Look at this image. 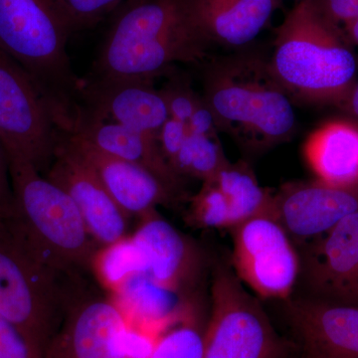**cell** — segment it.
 <instances>
[{
	"label": "cell",
	"instance_id": "obj_15",
	"mask_svg": "<svg viewBox=\"0 0 358 358\" xmlns=\"http://www.w3.org/2000/svg\"><path fill=\"white\" fill-rule=\"evenodd\" d=\"M306 268L317 299L358 306V211L313 241Z\"/></svg>",
	"mask_w": 358,
	"mask_h": 358
},
{
	"label": "cell",
	"instance_id": "obj_35",
	"mask_svg": "<svg viewBox=\"0 0 358 358\" xmlns=\"http://www.w3.org/2000/svg\"><path fill=\"white\" fill-rule=\"evenodd\" d=\"M345 31L353 43L358 46V16L345 26Z\"/></svg>",
	"mask_w": 358,
	"mask_h": 358
},
{
	"label": "cell",
	"instance_id": "obj_30",
	"mask_svg": "<svg viewBox=\"0 0 358 358\" xmlns=\"http://www.w3.org/2000/svg\"><path fill=\"white\" fill-rule=\"evenodd\" d=\"M188 133H189V131H188L186 124L171 119V117H169L166 124L162 126L159 136H157V140H159L162 154H164L169 164L182 147L183 143L187 138Z\"/></svg>",
	"mask_w": 358,
	"mask_h": 358
},
{
	"label": "cell",
	"instance_id": "obj_26",
	"mask_svg": "<svg viewBox=\"0 0 358 358\" xmlns=\"http://www.w3.org/2000/svg\"><path fill=\"white\" fill-rule=\"evenodd\" d=\"M187 221L196 228H231L235 226L230 205L214 179L203 181L192 197Z\"/></svg>",
	"mask_w": 358,
	"mask_h": 358
},
{
	"label": "cell",
	"instance_id": "obj_2",
	"mask_svg": "<svg viewBox=\"0 0 358 358\" xmlns=\"http://www.w3.org/2000/svg\"><path fill=\"white\" fill-rule=\"evenodd\" d=\"M274 47L271 72L298 100L341 105L357 83V59L315 0H301L289 11Z\"/></svg>",
	"mask_w": 358,
	"mask_h": 358
},
{
	"label": "cell",
	"instance_id": "obj_22",
	"mask_svg": "<svg viewBox=\"0 0 358 358\" xmlns=\"http://www.w3.org/2000/svg\"><path fill=\"white\" fill-rule=\"evenodd\" d=\"M212 179L228 200L235 226L256 216L272 214L273 194L259 185L247 167L229 162Z\"/></svg>",
	"mask_w": 358,
	"mask_h": 358
},
{
	"label": "cell",
	"instance_id": "obj_14",
	"mask_svg": "<svg viewBox=\"0 0 358 358\" xmlns=\"http://www.w3.org/2000/svg\"><path fill=\"white\" fill-rule=\"evenodd\" d=\"M64 136L129 218H141L159 205L169 206L181 199L148 169L106 154L76 134Z\"/></svg>",
	"mask_w": 358,
	"mask_h": 358
},
{
	"label": "cell",
	"instance_id": "obj_21",
	"mask_svg": "<svg viewBox=\"0 0 358 358\" xmlns=\"http://www.w3.org/2000/svg\"><path fill=\"white\" fill-rule=\"evenodd\" d=\"M112 299L127 319L131 317L141 324L169 327L189 313L182 294L164 288L143 274L129 280Z\"/></svg>",
	"mask_w": 358,
	"mask_h": 358
},
{
	"label": "cell",
	"instance_id": "obj_32",
	"mask_svg": "<svg viewBox=\"0 0 358 358\" xmlns=\"http://www.w3.org/2000/svg\"><path fill=\"white\" fill-rule=\"evenodd\" d=\"M322 14L336 25L345 26L358 16V0H315Z\"/></svg>",
	"mask_w": 358,
	"mask_h": 358
},
{
	"label": "cell",
	"instance_id": "obj_10",
	"mask_svg": "<svg viewBox=\"0 0 358 358\" xmlns=\"http://www.w3.org/2000/svg\"><path fill=\"white\" fill-rule=\"evenodd\" d=\"M127 320L112 298L79 288L43 358H129Z\"/></svg>",
	"mask_w": 358,
	"mask_h": 358
},
{
	"label": "cell",
	"instance_id": "obj_33",
	"mask_svg": "<svg viewBox=\"0 0 358 358\" xmlns=\"http://www.w3.org/2000/svg\"><path fill=\"white\" fill-rule=\"evenodd\" d=\"M188 131L192 134H204V136H216L217 124L215 117L212 114L208 106L205 103L203 99L200 101L199 106L190 117L187 124Z\"/></svg>",
	"mask_w": 358,
	"mask_h": 358
},
{
	"label": "cell",
	"instance_id": "obj_17",
	"mask_svg": "<svg viewBox=\"0 0 358 358\" xmlns=\"http://www.w3.org/2000/svg\"><path fill=\"white\" fill-rule=\"evenodd\" d=\"M288 317L303 358H358V306L294 301Z\"/></svg>",
	"mask_w": 358,
	"mask_h": 358
},
{
	"label": "cell",
	"instance_id": "obj_1",
	"mask_svg": "<svg viewBox=\"0 0 358 358\" xmlns=\"http://www.w3.org/2000/svg\"><path fill=\"white\" fill-rule=\"evenodd\" d=\"M183 0H127L108 30L89 79L150 80L206 55Z\"/></svg>",
	"mask_w": 358,
	"mask_h": 358
},
{
	"label": "cell",
	"instance_id": "obj_34",
	"mask_svg": "<svg viewBox=\"0 0 358 358\" xmlns=\"http://www.w3.org/2000/svg\"><path fill=\"white\" fill-rule=\"evenodd\" d=\"M343 109L348 113V115L355 119V122L358 124V82L355 83L352 91L348 94V98L345 102L341 103Z\"/></svg>",
	"mask_w": 358,
	"mask_h": 358
},
{
	"label": "cell",
	"instance_id": "obj_19",
	"mask_svg": "<svg viewBox=\"0 0 358 358\" xmlns=\"http://www.w3.org/2000/svg\"><path fill=\"white\" fill-rule=\"evenodd\" d=\"M68 134H76L106 154L148 169L182 197L183 178L169 166L157 136L84 115L78 117Z\"/></svg>",
	"mask_w": 358,
	"mask_h": 358
},
{
	"label": "cell",
	"instance_id": "obj_29",
	"mask_svg": "<svg viewBox=\"0 0 358 358\" xmlns=\"http://www.w3.org/2000/svg\"><path fill=\"white\" fill-rule=\"evenodd\" d=\"M0 358H42L27 338L0 313Z\"/></svg>",
	"mask_w": 358,
	"mask_h": 358
},
{
	"label": "cell",
	"instance_id": "obj_23",
	"mask_svg": "<svg viewBox=\"0 0 358 358\" xmlns=\"http://www.w3.org/2000/svg\"><path fill=\"white\" fill-rule=\"evenodd\" d=\"M92 271L103 288L115 294L134 275L145 273V262L133 238L127 236L100 247L94 256Z\"/></svg>",
	"mask_w": 358,
	"mask_h": 358
},
{
	"label": "cell",
	"instance_id": "obj_7",
	"mask_svg": "<svg viewBox=\"0 0 358 358\" xmlns=\"http://www.w3.org/2000/svg\"><path fill=\"white\" fill-rule=\"evenodd\" d=\"M287 348L234 272L216 268L203 358H286Z\"/></svg>",
	"mask_w": 358,
	"mask_h": 358
},
{
	"label": "cell",
	"instance_id": "obj_36",
	"mask_svg": "<svg viewBox=\"0 0 358 358\" xmlns=\"http://www.w3.org/2000/svg\"><path fill=\"white\" fill-rule=\"evenodd\" d=\"M301 358H303V357H301Z\"/></svg>",
	"mask_w": 358,
	"mask_h": 358
},
{
	"label": "cell",
	"instance_id": "obj_9",
	"mask_svg": "<svg viewBox=\"0 0 358 358\" xmlns=\"http://www.w3.org/2000/svg\"><path fill=\"white\" fill-rule=\"evenodd\" d=\"M233 272L262 299L286 300L299 274L300 259L292 238L272 214L232 228Z\"/></svg>",
	"mask_w": 358,
	"mask_h": 358
},
{
	"label": "cell",
	"instance_id": "obj_13",
	"mask_svg": "<svg viewBox=\"0 0 358 358\" xmlns=\"http://www.w3.org/2000/svg\"><path fill=\"white\" fill-rule=\"evenodd\" d=\"M358 211V185L338 187L319 180L282 185L273 194L272 215L291 238L317 239Z\"/></svg>",
	"mask_w": 358,
	"mask_h": 358
},
{
	"label": "cell",
	"instance_id": "obj_4",
	"mask_svg": "<svg viewBox=\"0 0 358 358\" xmlns=\"http://www.w3.org/2000/svg\"><path fill=\"white\" fill-rule=\"evenodd\" d=\"M79 288V278L52 267L13 217L0 220V313L42 358Z\"/></svg>",
	"mask_w": 358,
	"mask_h": 358
},
{
	"label": "cell",
	"instance_id": "obj_6",
	"mask_svg": "<svg viewBox=\"0 0 358 358\" xmlns=\"http://www.w3.org/2000/svg\"><path fill=\"white\" fill-rule=\"evenodd\" d=\"M15 199L13 219L33 246L59 272L79 278L92 271L100 248L76 204L30 162L8 155Z\"/></svg>",
	"mask_w": 358,
	"mask_h": 358
},
{
	"label": "cell",
	"instance_id": "obj_28",
	"mask_svg": "<svg viewBox=\"0 0 358 358\" xmlns=\"http://www.w3.org/2000/svg\"><path fill=\"white\" fill-rule=\"evenodd\" d=\"M166 99L169 117L187 126L190 117L202 99L195 95L192 88L182 81L173 80L166 88L160 90Z\"/></svg>",
	"mask_w": 358,
	"mask_h": 358
},
{
	"label": "cell",
	"instance_id": "obj_25",
	"mask_svg": "<svg viewBox=\"0 0 358 358\" xmlns=\"http://www.w3.org/2000/svg\"><path fill=\"white\" fill-rule=\"evenodd\" d=\"M205 327L187 313L157 338L148 358H203Z\"/></svg>",
	"mask_w": 358,
	"mask_h": 358
},
{
	"label": "cell",
	"instance_id": "obj_11",
	"mask_svg": "<svg viewBox=\"0 0 358 358\" xmlns=\"http://www.w3.org/2000/svg\"><path fill=\"white\" fill-rule=\"evenodd\" d=\"M64 134L53 162L44 176L72 199L90 234L100 247L129 236L131 218L115 203L96 174L70 147Z\"/></svg>",
	"mask_w": 358,
	"mask_h": 358
},
{
	"label": "cell",
	"instance_id": "obj_18",
	"mask_svg": "<svg viewBox=\"0 0 358 358\" xmlns=\"http://www.w3.org/2000/svg\"><path fill=\"white\" fill-rule=\"evenodd\" d=\"M188 17L208 43L243 46L258 36L278 0H183Z\"/></svg>",
	"mask_w": 358,
	"mask_h": 358
},
{
	"label": "cell",
	"instance_id": "obj_8",
	"mask_svg": "<svg viewBox=\"0 0 358 358\" xmlns=\"http://www.w3.org/2000/svg\"><path fill=\"white\" fill-rule=\"evenodd\" d=\"M63 131L32 77L0 51V140L6 154L47 173Z\"/></svg>",
	"mask_w": 358,
	"mask_h": 358
},
{
	"label": "cell",
	"instance_id": "obj_20",
	"mask_svg": "<svg viewBox=\"0 0 358 358\" xmlns=\"http://www.w3.org/2000/svg\"><path fill=\"white\" fill-rule=\"evenodd\" d=\"M303 155L317 180L338 187L358 185V124L333 120L308 136Z\"/></svg>",
	"mask_w": 358,
	"mask_h": 358
},
{
	"label": "cell",
	"instance_id": "obj_5",
	"mask_svg": "<svg viewBox=\"0 0 358 358\" xmlns=\"http://www.w3.org/2000/svg\"><path fill=\"white\" fill-rule=\"evenodd\" d=\"M204 90L218 129L246 147L264 150L294 133L296 114L289 96L266 63L247 58L220 63L209 71Z\"/></svg>",
	"mask_w": 358,
	"mask_h": 358
},
{
	"label": "cell",
	"instance_id": "obj_31",
	"mask_svg": "<svg viewBox=\"0 0 358 358\" xmlns=\"http://www.w3.org/2000/svg\"><path fill=\"white\" fill-rule=\"evenodd\" d=\"M15 199L6 148L0 140V220L13 217Z\"/></svg>",
	"mask_w": 358,
	"mask_h": 358
},
{
	"label": "cell",
	"instance_id": "obj_24",
	"mask_svg": "<svg viewBox=\"0 0 358 358\" xmlns=\"http://www.w3.org/2000/svg\"><path fill=\"white\" fill-rule=\"evenodd\" d=\"M229 164L216 136L188 133L187 138L176 157L169 162L181 178L212 179Z\"/></svg>",
	"mask_w": 358,
	"mask_h": 358
},
{
	"label": "cell",
	"instance_id": "obj_12",
	"mask_svg": "<svg viewBox=\"0 0 358 358\" xmlns=\"http://www.w3.org/2000/svg\"><path fill=\"white\" fill-rule=\"evenodd\" d=\"M81 103L78 117L115 122L157 138L169 119L166 99L150 80H83Z\"/></svg>",
	"mask_w": 358,
	"mask_h": 358
},
{
	"label": "cell",
	"instance_id": "obj_16",
	"mask_svg": "<svg viewBox=\"0 0 358 358\" xmlns=\"http://www.w3.org/2000/svg\"><path fill=\"white\" fill-rule=\"evenodd\" d=\"M131 235L145 262L150 280L179 294H185L199 277L201 255L192 240L179 232L157 209L140 218Z\"/></svg>",
	"mask_w": 358,
	"mask_h": 358
},
{
	"label": "cell",
	"instance_id": "obj_3",
	"mask_svg": "<svg viewBox=\"0 0 358 358\" xmlns=\"http://www.w3.org/2000/svg\"><path fill=\"white\" fill-rule=\"evenodd\" d=\"M72 33L53 0H0V51L32 77L64 133L82 108L83 80L67 52Z\"/></svg>",
	"mask_w": 358,
	"mask_h": 358
},
{
	"label": "cell",
	"instance_id": "obj_27",
	"mask_svg": "<svg viewBox=\"0 0 358 358\" xmlns=\"http://www.w3.org/2000/svg\"><path fill=\"white\" fill-rule=\"evenodd\" d=\"M73 33L95 26L127 0H53Z\"/></svg>",
	"mask_w": 358,
	"mask_h": 358
}]
</instances>
